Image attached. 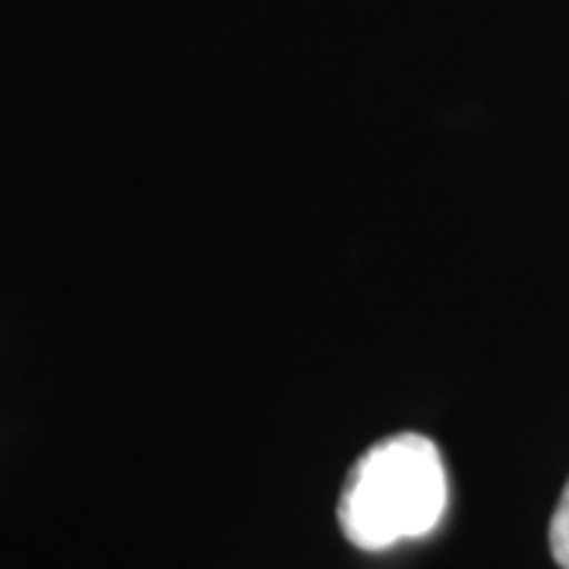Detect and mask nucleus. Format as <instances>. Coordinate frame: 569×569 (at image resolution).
I'll use <instances>...</instances> for the list:
<instances>
[{"label": "nucleus", "instance_id": "f257e3e1", "mask_svg": "<svg viewBox=\"0 0 569 569\" xmlns=\"http://www.w3.org/2000/svg\"><path fill=\"white\" fill-rule=\"evenodd\" d=\"M447 503V466L437 443L421 433H396L355 462L339 500V526L355 548L389 550L437 531Z\"/></svg>", "mask_w": 569, "mask_h": 569}, {"label": "nucleus", "instance_id": "f03ea898", "mask_svg": "<svg viewBox=\"0 0 569 569\" xmlns=\"http://www.w3.org/2000/svg\"><path fill=\"white\" fill-rule=\"evenodd\" d=\"M550 553L560 567L569 569V481L560 503H557V512L550 519Z\"/></svg>", "mask_w": 569, "mask_h": 569}]
</instances>
